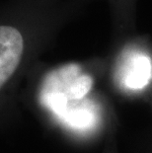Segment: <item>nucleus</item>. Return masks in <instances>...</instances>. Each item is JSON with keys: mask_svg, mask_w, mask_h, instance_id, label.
<instances>
[{"mask_svg": "<svg viewBox=\"0 0 152 153\" xmlns=\"http://www.w3.org/2000/svg\"><path fill=\"white\" fill-rule=\"evenodd\" d=\"M152 77V60L148 54L135 48L122 53L116 70V78L122 87L138 91L148 85Z\"/></svg>", "mask_w": 152, "mask_h": 153, "instance_id": "f257e3e1", "label": "nucleus"}, {"mask_svg": "<svg viewBox=\"0 0 152 153\" xmlns=\"http://www.w3.org/2000/svg\"><path fill=\"white\" fill-rule=\"evenodd\" d=\"M23 37L17 29L0 26V88L9 80L20 63Z\"/></svg>", "mask_w": 152, "mask_h": 153, "instance_id": "f03ea898", "label": "nucleus"}]
</instances>
